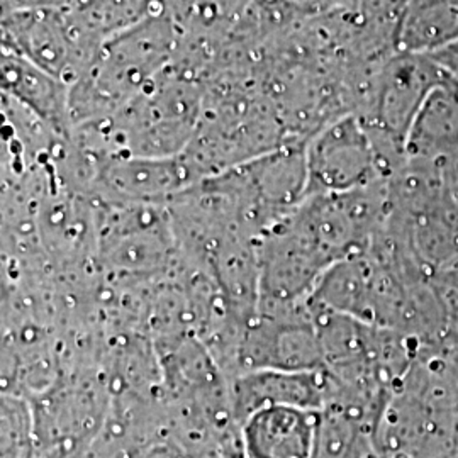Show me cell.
I'll list each match as a JSON object with an SVG mask.
<instances>
[{
    "mask_svg": "<svg viewBox=\"0 0 458 458\" xmlns=\"http://www.w3.org/2000/svg\"><path fill=\"white\" fill-rule=\"evenodd\" d=\"M406 158L445 166L458 158V82L446 79L425 100L406 140Z\"/></svg>",
    "mask_w": 458,
    "mask_h": 458,
    "instance_id": "13",
    "label": "cell"
},
{
    "mask_svg": "<svg viewBox=\"0 0 458 458\" xmlns=\"http://www.w3.org/2000/svg\"><path fill=\"white\" fill-rule=\"evenodd\" d=\"M113 394L98 357L68 353L56 382L31 399L39 455L79 458L98 438Z\"/></svg>",
    "mask_w": 458,
    "mask_h": 458,
    "instance_id": "5",
    "label": "cell"
},
{
    "mask_svg": "<svg viewBox=\"0 0 458 458\" xmlns=\"http://www.w3.org/2000/svg\"><path fill=\"white\" fill-rule=\"evenodd\" d=\"M183 265L168 206H102L96 268L109 287L147 293Z\"/></svg>",
    "mask_w": 458,
    "mask_h": 458,
    "instance_id": "4",
    "label": "cell"
},
{
    "mask_svg": "<svg viewBox=\"0 0 458 458\" xmlns=\"http://www.w3.org/2000/svg\"><path fill=\"white\" fill-rule=\"evenodd\" d=\"M454 458H458V455H457V457H454Z\"/></svg>",
    "mask_w": 458,
    "mask_h": 458,
    "instance_id": "20",
    "label": "cell"
},
{
    "mask_svg": "<svg viewBox=\"0 0 458 458\" xmlns=\"http://www.w3.org/2000/svg\"><path fill=\"white\" fill-rule=\"evenodd\" d=\"M319 411L272 406L251 412L242 425L245 458H312Z\"/></svg>",
    "mask_w": 458,
    "mask_h": 458,
    "instance_id": "11",
    "label": "cell"
},
{
    "mask_svg": "<svg viewBox=\"0 0 458 458\" xmlns=\"http://www.w3.org/2000/svg\"><path fill=\"white\" fill-rule=\"evenodd\" d=\"M102 45L83 28L72 5L2 14V48L72 85Z\"/></svg>",
    "mask_w": 458,
    "mask_h": 458,
    "instance_id": "7",
    "label": "cell"
},
{
    "mask_svg": "<svg viewBox=\"0 0 458 458\" xmlns=\"http://www.w3.org/2000/svg\"><path fill=\"white\" fill-rule=\"evenodd\" d=\"M291 147L277 107L250 55L216 62L196 134L182 153L197 181Z\"/></svg>",
    "mask_w": 458,
    "mask_h": 458,
    "instance_id": "1",
    "label": "cell"
},
{
    "mask_svg": "<svg viewBox=\"0 0 458 458\" xmlns=\"http://www.w3.org/2000/svg\"><path fill=\"white\" fill-rule=\"evenodd\" d=\"M183 458H226L223 454L217 452H200V454H191V455H183Z\"/></svg>",
    "mask_w": 458,
    "mask_h": 458,
    "instance_id": "19",
    "label": "cell"
},
{
    "mask_svg": "<svg viewBox=\"0 0 458 458\" xmlns=\"http://www.w3.org/2000/svg\"><path fill=\"white\" fill-rule=\"evenodd\" d=\"M2 96L16 100L62 136H72L70 85L9 49L0 56Z\"/></svg>",
    "mask_w": 458,
    "mask_h": 458,
    "instance_id": "12",
    "label": "cell"
},
{
    "mask_svg": "<svg viewBox=\"0 0 458 458\" xmlns=\"http://www.w3.org/2000/svg\"><path fill=\"white\" fill-rule=\"evenodd\" d=\"M429 58L440 66L450 79L458 82V38L455 41H452L450 45L431 53Z\"/></svg>",
    "mask_w": 458,
    "mask_h": 458,
    "instance_id": "16",
    "label": "cell"
},
{
    "mask_svg": "<svg viewBox=\"0 0 458 458\" xmlns=\"http://www.w3.org/2000/svg\"><path fill=\"white\" fill-rule=\"evenodd\" d=\"M209 68L208 60L183 49L115 114L75 128L73 136L92 151L109 157H179L196 134Z\"/></svg>",
    "mask_w": 458,
    "mask_h": 458,
    "instance_id": "2",
    "label": "cell"
},
{
    "mask_svg": "<svg viewBox=\"0 0 458 458\" xmlns=\"http://www.w3.org/2000/svg\"><path fill=\"white\" fill-rule=\"evenodd\" d=\"M183 51L177 28L160 11L106 39L70 85L73 130L115 114Z\"/></svg>",
    "mask_w": 458,
    "mask_h": 458,
    "instance_id": "3",
    "label": "cell"
},
{
    "mask_svg": "<svg viewBox=\"0 0 458 458\" xmlns=\"http://www.w3.org/2000/svg\"><path fill=\"white\" fill-rule=\"evenodd\" d=\"M248 370H325L310 302L282 311L257 312L242 338L234 376Z\"/></svg>",
    "mask_w": 458,
    "mask_h": 458,
    "instance_id": "8",
    "label": "cell"
},
{
    "mask_svg": "<svg viewBox=\"0 0 458 458\" xmlns=\"http://www.w3.org/2000/svg\"><path fill=\"white\" fill-rule=\"evenodd\" d=\"M39 458H43V457H39Z\"/></svg>",
    "mask_w": 458,
    "mask_h": 458,
    "instance_id": "21",
    "label": "cell"
},
{
    "mask_svg": "<svg viewBox=\"0 0 458 458\" xmlns=\"http://www.w3.org/2000/svg\"><path fill=\"white\" fill-rule=\"evenodd\" d=\"M96 155L92 196L102 206H168L199 182L182 155L172 158Z\"/></svg>",
    "mask_w": 458,
    "mask_h": 458,
    "instance_id": "9",
    "label": "cell"
},
{
    "mask_svg": "<svg viewBox=\"0 0 458 458\" xmlns=\"http://www.w3.org/2000/svg\"><path fill=\"white\" fill-rule=\"evenodd\" d=\"M31 401L2 393L0 399V458H39Z\"/></svg>",
    "mask_w": 458,
    "mask_h": 458,
    "instance_id": "15",
    "label": "cell"
},
{
    "mask_svg": "<svg viewBox=\"0 0 458 458\" xmlns=\"http://www.w3.org/2000/svg\"><path fill=\"white\" fill-rule=\"evenodd\" d=\"M458 38V0H408L394 39L401 53H435Z\"/></svg>",
    "mask_w": 458,
    "mask_h": 458,
    "instance_id": "14",
    "label": "cell"
},
{
    "mask_svg": "<svg viewBox=\"0 0 458 458\" xmlns=\"http://www.w3.org/2000/svg\"><path fill=\"white\" fill-rule=\"evenodd\" d=\"M136 458H183V454H182L181 448L175 446L174 443L160 442L149 446Z\"/></svg>",
    "mask_w": 458,
    "mask_h": 458,
    "instance_id": "18",
    "label": "cell"
},
{
    "mask_svg": "<svg viewBox=\"0 0 458 458\" xmlns=\"http://www.w3.org/2000/svg\"><path fill=\"white\" fill-rule=\"evenodd\" d=\"M231 395L238 420L263 408L294 406L321 411L327 401V376L318 372L248 370L231 377Z\"/></svg>",
    "mask_w": 458,
    "mask_h": 458,
    "instance_id": "10",
    "label": "cell"
},
{
    "mask_svg": "<svg viewBox=\"0 0 458 458\" xmlns=\"http://www.w3.org/2000/svg\"><path fill=\"white\" fill-rule=\"evenodd\" d=\"M404 164L377 140L360 115H342L306 145L308 196L344 194L391 181Z\"/></svg>",
    "mask_w": 458,
    "mask_h": 458,
    "instance_id": "6",
    "label": "cell"
},
{
    "mask_svg": "<svg viewBox=\"0 0 458 458\" xmlns=\"http://www.w3.org/2000/svg\"><path fill=\"white\" fill-rule=\"evenodd\" d=\"M443 181L446 194L458 208V158L443 166Z\"/></svg>",
    "mask_w": 458,
    "mask_h": 458,
    "instance_id": "17",
    "label": "cell"
}]
</instances>
